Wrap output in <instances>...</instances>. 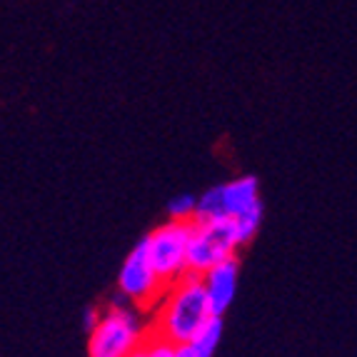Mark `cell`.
I'll return each instance as SVG.
<instances>
[{
    "label": "cell",
    "instance_id": "11",
    "mask_svg": "<svg viewBox=\"0 0 357 357\" xmlns=\"http://www.w3.org/2000/svg\"><path fill=\"white\" fill-rule=\"evenodd\" d=\"M98 317H100V310H98V307L85 310V315H83V325H85V330L93 328V325H96V322H98Z\"/></svg>",
    "mask_w": 357,
    "mask_h": 357
},
{
    "label": "cell",
    "instance_id": "10",
    "mask_svg": "<svg viewBox=\"0 0 357 357\" xmlns=\"http://www.w3.org/2000/svg\"><path fill=\"white\" fill-rule=\"evenodd\" d=\"M167 213H170V220L190 222L192 215H195V197H192V195L173 197V200H170V205H167Z\"/></svg>",
    "mask_w": 357,
    "mask_h": 357
},
{
    "label": "cell",
    "instance_id": "6",
    "mask_svg": "<svg viewBox=\"0 0 357 357\" xmlns=\"http://www.w3.org/2000/svg\"><path fill=\"white\" fill-rule=\"evenodd\" d=\"M238 278H240L238 257H227V260L218 262V265H213V268H208L200 275V282H203L205 298H208L213 315H225V310L235 300Z\"/></svg>",
    "mask_w": 357,
    "mask_h": 357
},
{
    "label": "cell",
    "instance_id": "9",
    "mask_svg": "<svg viewBox=\"0 0 357 357\" xmlns=\"http://www.w3.org/2000/svg\"><path fill=\"white\" fill-rule=\"evenodd\" d=\"M143 355L145 357H178V345L170 342V340L160 337V335L150 333V328H148V337L143 340Z\"/></svg>",
    "mask_w": 357,
    "mask_h": 357
},
{
    "label": "cell",
    "instance_id": "12",
    "mask_svg": "<svg viewBox=\"0 0 357 357\" xmlns=\"http://www.w3.org/2000/svg\"><path fill=\"white\" fill-rule=\"evenodd\" d=\"M178 357H200L190 345H178Z\"/></svg>",
    "mask_w": 357,
    "mask_h": 357
},
{
    "label": "cell",
    "instance_id": "3",
    "mask_svg": "<svg viewBox=\"0 0 357 357\" xmlns=\"http://www.w3.org/2000/svg\"><path fill=\"white\" fill-rule=\"evenodd\" d=\"M192 222L183 220H167L158 225L153 232H148L143 238L145 252L162 280V285L180 280L183 275H188V240H190Z\"/></svg>",
    "mask_w": 357,
    "mask_h": 357
},
{
    "label": "cell",
    "instance_id": "1",
    "mask_svg": "<svg viewBox=\"0 0 357 357\" xmlns=\"http://www.w3.org/2000/svg\"><path fill=\"white\" fill-rule=\"evenodd\" d=\"M210 317L213 312H210L200 275L188 273L165 287L162 298L158 300V312L150 325V333L160 335L175 345H185Z\"/></svg>",
    "mask_w": 357,
    "mask_h": 357
},
{
    "label": "cell",
    "instance_id": "13",
    "mask_svg": "<svg viewBox=\"0 0 357 357\" xmlns=\"http://www.w3.org/2000/svg\"><path fill=\"white\" fill-rule=\"evenodd\" d=\"M130 357H145V355H143V345L137 347V350H135V352H132V355H130Z\"/></svg>",
    "mask_w": 357,
    "mask_h": 357
},
{
    "label": "cell",
    "instance_id": "7",
    "mask_svg": "<svg viewBox=\"0 0 357 357\" xmlns=\"http://www.w3.org/2000/svg\"><path fill=\"white\" fill-rule=\"evenodd\" d=\"M220 200H222V218H240V215L250 213V210L262 208L260 203V188L252 175L230 180L220 185Z\"/></svg>",
    "mask_w": 357,
    "mask_h": 357
},
{
    "label": "cell",
    "instance_id": "8",
    "mask_svg": "<svg viewBox=\"0 0 357 357\" xmlns=\"http://www.w3.org/2000/svg\"><path fill=\"white\" fill-rule=\"evenodd\" d=\"M220 340H222V315H213L203 328L192 335L190 342H185V345H190L200 357H213L218 345H220Z\"/></svg>",
    "mask_w": 357,
    "mask_h": 357
},
{
    "label": "cell",
    "instance_id": "5",
    "mask_svg": "<svg viewBox=\"0 0 357 357\" xmlns=\"http://www.w3.org/2000/svg\"><path fill=\"white\" fill-rule=\"evenodd\" d=\"M118 290L123 298L140 305V307H153V305H158V300L162 298L165 285H162V280L158 278L153 265H150L143 240L128 252V257L123 260V265H120Z\"/></svg>",
    "mask_w": 357,
    "mask_h": 357
},
{
    "label": "cell",
    "instance_id": "2",
    "mask_svg": "<svg viewBox=\"0 0 357 357\" xmlns=\"http://www.w3.org/2000/svg\"><path fill=\"white\" fill-rule=\"evenodd\" d=\"M148 337V325L126 303L100 310V317L88 330V357H130Z\"/></svg>",
    "mask_w": 357,
    "mask_h": 357
},
{
    "label": "cell",
    "instance_id": "4",
    "mask_svg": "<svg viewBox=\"0 0 357 357\" xmlns=\"http://www.w3.org/2000/svg\"><path fill=\"white\" fill-rule=\"evenodd\" d=\"M238 238L232 230L230 218H215V220L192 222L190 240H188V273L203 275L218 262L235 257Z\"/></svg>",
    "mask_w": 357,
    "mask_h": 357
}]
</instances>
